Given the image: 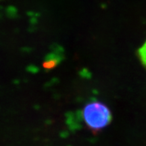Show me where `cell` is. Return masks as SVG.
I'll return each instance as SVG.
<instances>
[{
    "label": "cell",
    "mask_w": 146,
    "mask_h": 146,
    "mask_svg": "<svg viewBox=\"0 0 146 146\" xmlns=\"http://www.w3.org/2000/svg\"><path fill=\"white\" fill-rule=\"evenodd\" d=\"M83 122L89 130L98 133L108 127L112 121V113L105 104L99 101L87 103L81 111Z\"/></svg>",
    "instance_id": "cell-1"
},
{
    "label": "cell",
    "mask_w": 146,
    "mask_h": 146,
    "mask_svg": "<svg viewBox=\"0 0 146 146\" xmlns=\"http://www.w3.org/2000/svg\"><path fill=\"white\" fill-rule=\"evenodd\" d=\"M138 56L140 58L141 63L146 68V41L142 46L139 49Z\"/></svg>",
    "instance_id": "cell-2"
}]
</instances>
